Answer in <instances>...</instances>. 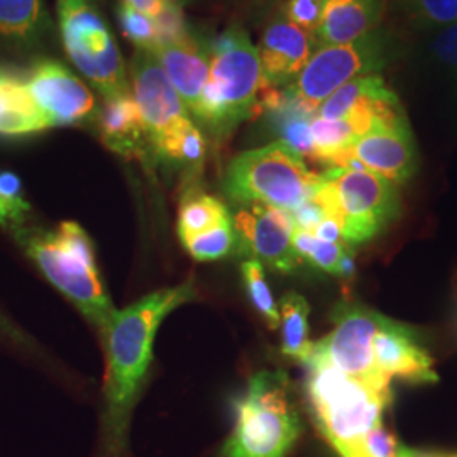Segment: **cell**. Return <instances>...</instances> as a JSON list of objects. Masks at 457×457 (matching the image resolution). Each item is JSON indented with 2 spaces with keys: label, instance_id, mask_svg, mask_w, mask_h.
<instances>
[{
  "label": "cell",
  "instance_id": "1",
  "mask_svg": "<svg viewBox=\"0 0 457 457\" xmlns=\"http://www.w3.org/2000/svg\"><path fill=\"white\" fill-rule=\"evenodd\" d=\"M195 298L192 281L146 295L124 311H115L102 330L107 354L104 386L102 454L126 457L134 403L146 375L156 330L170 312Z\"/></svg>",
  "mask_w": 457,
  "mask_h": 457
},
{
  "label": "cell",
  "instance_id": "2",
  "mask_svg": "<svg viewBox=\"0 0 457 457\" xmlns=\"http://www.w3.org/2000/svg\"><path fill=\"white\" fill-rule=\"evenodd\" d=\"M303 364L315 424L339 456H353L366 436L383 424V411L392 400L390 383L345 375L312 353Z\"/></svg>",
  "mask_w": 457,
  "mask_h": 457
},
{
  "label": "cell",
  "instance_id": "3",
  "mask_svg": "<svg viewBox=\"0 0 457 457\" xmlns=\"http://www.w3.org/2000/svg\"><path fill=\"white\" fill-rule=\"evenodd\" d=\"M204 46L211 77L194 115L217 137H224L241 122L262 114V96L268 85L258 48L241 24L228 26Z\"/></svg>",
  "mask_w": 457,
  "mask_h": 457
},
{
  "label": "cell",
  "instance_id": "4",
  "mask_svg": "<svg viewBox=\"0 0 457 457\" xmlns=\"http://www.w3.org/2000/svg\"><path fill=\"white\" fill-rule=\"evenodd\" d=\"M290 378L262 371L236 405L234 428L217 457H287L302 434Z\"/></svg>",
  "mask_w": 457,
  "mask_h": 457
},
{
  "label": "cell",
  "instance_id": "5",
  "mask_svg": "<svg viewBox=\"0 0 457 457\" xmlns=\"http://www.w3.org/2000/svg\"><path fill=\"white\" fill-rule=\"evenodd\" d=\"M405 45L403 36L385 26L353 43L322 45L313 51L294 82L285 87V92L303 111L315 115L320 104L345 83L395 65L402 58Z\"/></svg>",
  "mask_w": 457,
  "mask_h": 457
},
{
  "label": "cell",
  "instance_id": "6",
  "mask_svg": "<svg viewBox=\"0 0 457 457\" xmlns=\"http://www.w3.org/2000/svg\"><path fill=\"white\" fill-rule=\"evenodd\" d=\"M22 245L49 281L104 330L115 309L98 277L87 232L75 222H63L56 232L24 236Z\"/></svg>",
  "mask_w": 457,
  "mask_h": 457
},
{
  "label": "cell",
  "instance_id": "7",
  "mask_svg": "<svg viewBox=\"0 0 457 457\" xmlns=\"http://www.w3.org/2000/svg\"><path fill=\"white\" fill-rule=\"evenodd\" d=\"M312 196L343 234L345 245L373 239L400 215L396 185L360 166L328 168Z\"/></svg>",
  "mask_w": 457,
  "mask_h": 457
},
{
  "label": "cell",
  "instance_id": "8",
  "mask_svg": "<svg viewBox=\"0 0 457 457\" xmlns=\"http://www.w3.org/2000/svg\"><path fill=\"white\" fill-rule=\"evenodd\" d=\"M320 175L285 141L241 153L228 163L224 192L236 204H264L292 212L311 200Z\"/></svg>",
  "mask_w": 457,
  "mask_h": 457
},
{
  "label": "cell",
  "instance_id": "9",
  "mask_svg": "<svg viewBox=\"0 0 457 457\" xmlns=\"http://www.w3.org/2000/svg\"><path fill=\"white\" fill-rule=\"evenodd\" d=\"M63 48L70 62L104 98L131 92L128 70L111 28L88 0H56Z\"/></svg>",
  "mask_w": 457,
  "mask_h": 457
},
{
  "label": "cell",
  "instance_id": "10",
  "mask_svg": "<svg viewBox=\"0 0 457 457\" xmlns=\"http://www.w3.org/2000/svg\"><path fill=\"white\" fill-rule=\"evenodd\" d=\"M385 315L368 309L366 305L343 302L332 313L334 328L319 343L312 344V354L328 361L345 375L390 383L376 370L373 360V339Z\"/></svg>",
  "mask_w": 457,
  "mask_h": 457
},
{
  "label": "cell",
  "instance_id": "11",
  "mask_svg": "<svg viewBox=\"0 0 457 457\" xmlns=\"http://www.w3.org/2000/svg\"><path fill=\"white\" fill-rule=\"evenodd\" d=\"M402 65L411 97L457 109V24L436 33L413 34L395 65Z\"/></svg>",
  "mask_w": 457,
  "mask_h": 457
},
{
  "label": "cell",
  "instance_id": "12",
  "mask_svg": "<svg viewBox=\"0 0 457 457\" xmlns=\"http://www.w3.org/2000/svg\"><path fill=\"white\" fill-rule=\"evenodd\" d=\"M236 241L251 260L278 271H294L300 262L294 247L292 213L264 204H239L230 215Z\"/></svg>",
  "mask_w": 457,
  "mask_h": 457
},
{
  "label": "cell",
  "instance_id": "13",
  "mask_svg": "<svg viewBox=\"0 0 457 457\" xmlns=\"http://www.w3.org/2000/svg\"><path fill=\"white\" fill-rule=\"evenodd\" d=\"M360 166L393 185L410 180L417 170V147L409 120L379 124L364 132L344 151L334 168Z\"/></svg>",
  "mask_w": 457,
  "mask_h": 457
},
{
  "label": "cell",
  "instance_id": "14",
  "mask_svg": "<svg viewBox=\"0 0 457 457\" xmlns=\"http://www.w3.org/2000/svg\"><path fill=\"white\" fill-rule=\"evenodd\" d=\"M26 82L49 128L80 124L97 109L92 90L80 77L58 62H37Z\"/></svg>",
  "mask_w": 457,
  "mask_h": 457
},
{
  "label": "cell",
  "instance_id": "15",
  "mask_svg": "<svg viewBox=\"0 0 457 457\" xmlns=\"http://www.w3.org/2000/svg\"><path fill=\"white\" fill-rule=\"evenodd\" d=\"M129 70L132 97L143 115L153 146L171 126L187 119L188 111L153 51L136 49Z\"/></svg>",
  "mask_w": 457,
  "mask_h": 457
},
{
  "label": "cell",
  "instance_id": "16",
  "mask_svg": "<svg viewBox=\"0 0 457 457\" xmlns=\"http://www.w3.org/2000/svg\"><path fill=\"white\" fill-rule=\"evenodd\" d=\"M256 48L266 85L285 88L307 65L313 51L319 48V41L315 36L278 14L264 28Z\"/></svg>",
  "mask_w": 457,
  "mask_h": 457
},
{
  "label": "cell",
  "instance_id": "17",
  "mask_svg": "<svg viewBox=\"0 0 457 457\" xmlns=\"http://www.w3.org/2000/svg\"><path fill=\"white\" fill-rule=\"evenodd\" d=\"M373 360L376 370L388 379L400 376L415 383L437 381L432 358L417 332L388 317L373 339Z\"/></svg>",
  "mask_w": 457,
  "mask_h": 457
},
{
  "label": "cell",
  "instance_id": "18",
  "mask_svg": "<svg viewBox=\"0 0 457 457\" xmlns=\"http://www.w3.org/2000/svg\"><path fill=\"white\" fill-rule=\"evenodd\" d=\"M100 136L105 146L126 158L153 154L151 139L132 92L107 98L98 114Z\"/></svg>",
  "mask_w": 457,
  "mask_h": 457
},
{
  "label": "cell",
  "instance_id": "19",
  "mask_svg": "<svg viewBox=\"0 0 457 457\" xmlns=\"http://www.w3.org/2000/svg\"><path fill=\"white\" fill-rule=\"evenodd\" d=\"M386 0H324L319 46L345 45L383 26Z\"/></svg>",
  "mask_w": 457,
  "mask_h": 457
},
{
  "label": "cell",
  "instance_id": "20",
  "mask_svg": "<svg viewBox=\"0 0 457 457\" xmlns=\"http://www.w3.org/2000/svg\"><path fill=\"white\" fill-rule=\"evenodd\" d=\"M153 53L163 66L187 111L195 114L202 90L211 77V63L205 46L194 37L181 45H160Z\"/></svg>",
  "mask_w": 457,
  "mask_h": 457
},
{
  "label": "cell",
  "instance_id": "21",
  "mask_svg": "<svg viewBox=\"0 0 457 457\" xmlns=\"http://www.w3.org/2000/svg\"><path fill=\"white\" fill-rule=\"evenodd\" d=\"M49 29L45 0H0V45L29 51L45 41Z\"/></svg>",
  "mask_w": 457,
  "mask_h": 457
},
{
  "label": "cell",
  "instance_id": "22",
  "mask_svg": "<svg viewBox=\"0 0 457 457\" xmlns=\"http://www.w3.org/2000/svg\"><path fill=\"white\" fill-rule=\"evenodd\" d=\"M46 117L37 109L28 82L14 73H0V134L24 136L48 129Z\"/></svg>",
  "mask_w": 457,
  "mask_h": 457
},
{
  "label": "cell",
  "instance_id": "23",
  "mask_svg": "<svg viewBox=\"0 0 457 457\" xmlns=\"http://www.w3.org/2000/svg\"><path fill=\"white\" fill-rule=\"evenodd\" d=\"M153 156L179 168L183 175L195 179L205 163L207 141L190 117H187L154 141Z\"/></svg>",
  "mask_w": 457,
  "mask_h": 457
},
{
  "label": "cell",
  "instance_id": "24",
  "mask_svg": "<svg viewBox=\"0 0 457 457\" xmlns=\"http://www.w3.org/2000/svg\"><path fill=\"white\" fill-rule=\"evenodd\" d=\"M230 220L232 217L228 207L217 196L209 195L195 187L185 192L179 212V234L181 241Z\"/></svg>",
  "mask_w": 457,
  "mask_h": 457
},
{
  "label": "cell",
  "instance_id": "25",
  "mask_svg": "<svg viewBox=\"0 0 457 457\" xmlns=\"http://www.w3.org/2000/svg\"><path fill=\"white\" fill-rule=\"evenodd\" d=\"M281 351L292 360L305 362L312 351L309 341V303L298 294H287L279 303Z\"/></svg>",
  "mask_w": 457,
  "mask_h": 457
},
{
  "label": "cell",
  "instance_id": "26",
  "mask_svg": "<svg viewBox=\"0 0 457 457\" xmlns=\"http://www.w3.org/2000/svg\"><path fill=\"white\" fill-rule=\"evenodd\" d=\"M395 9L413 34L436 33L457 24V0H395Z\"/></svg>",
  "mask_w": 457,
  "mask_h": 457
},
{
  "label": "cell",
  "instance_id": "27",
  "mask_svg": "<svg viewBox=\"0 0 457 457\" xmlns=\"http://www.w3.org/2000/svg\"><path fill=\"white\" fill-rule=\"evenodd\" d=\"M294 247L300 260H307L334 277H349L353 273L351 245L327 243L307 230L295 228Z\"/></svg>",
  "mask_w": 457,
  "mask_h": 457
},
{
  "label": "cell",
  "instance_id": "28",
  "mask_svg": "<svg viewBox=\"0 0 457 457\" xmlns=\"http://www.w3.org/2000/svg\"><path fill=\"white\" fill-rule=\"evenodd\" d=\"M313 162L334 168L339 156L351 146L358 134L347 120H330L313 115L311 120Z\"/></svg>",
  "mask_w": 457,
  "mask_h": 457
},
{
  "label": "cell",
  "instance_id": "29",
  "mask_svg": "<svg viewBox=\"0 0 457 457\" xmlns=\"http://www.w3.org/2000/svg\"><path fill=\"white\" fill-rule=\"evenodd\" d=\"M181 243L198 262L220 260V258L230 254V251L237 245L232 220L222 224V226L211 228L207 232H202L194 237L183 239Z\"/></svg>",
  "mask_w": 457,
  "mask_h": 457
},
{
  "label": "cell",
  "instance_id": "30",
  "mask_svg": "<svg viewBox=\"0 0 457 457\" xmlns=\"http://www.w3.org/2000/svg\"><path fill=\"white\" fill-rule=\"evenodd\" d=\"M241 271L245 279V292L249 295L253 307L262 313L268 326L277 328L279 326V312H278L273 294L264 279L262 262L247 260L241 264Z\"/></svg>",
  "mask_w": 457,
  "mask_h": 457
},
{
  "label": "cell",
  "instance_id": "31",
  "mask_svg": "<svg viewBox=\"0 0 457 457\" xmlns=\"http://www.w3.org/2000/svg\"><path fill=\"white\" fill-rule=\"evenodd\" d=\"M117 22L126 39H129L137 49H153L158 46V34L154 19L145 12L134 9L131 5L120 2L115 9Z\"/></svg>",
  "mask_w": 457,
  "mask_h": 457
},
{
  "label": "cell",
  "instance_id": "32",
  "mask_svg": "<svg viewBox=\"0 0 457 457\" xmlns=\"http://www.w3.org/2000/svg\"><path fill=\"white\" fill-rule=\"evenodd\" d=\"M29 211L22 195V183L16 173L0 171V224L19 222Z\"/></svg>",
  "mask_w": 457,
  "mask_h": 457
},
{
  "label": "cell",
  "instance_id": "33",
  "mask_svg": "<svg viewBox=\"0 0 457 457\" xmlns=\"http://www.w3.org/2000/svg\"><path fill=\"white\" fill-rule=\"evenodd\" d=\"M154 26L160 45H181L192 41L195 36L190 33L183 9L173 4H164L163 11L154 17ZM154 51V49H153Z\"/></svg>",
  "mask_w": 457,
  "mask_h": 457
},
{
  "label": "cell",
  "instance_id": "34",
  "mask_svg": "<svg viewBox=\"0 0 457 457\" xmlns=\"http://www.w3.org/2000/svg\"><path fill=\"white\" fill-rule=\"evenodd\" d=\"M324 0H281L279 14L317 37Z\"/></svg>",
  "mask_w": 457,
  "mask_h": 457
},
{
  "label": "cell",
  "instance_id": "35",
  "mask_svg": "<svg viewBox=\"0 0 457 457\" xmlns=\"http://www.w3.org/2000/svg\"><path fill=\"white\" fill-rule=\"evenodd\" d=\"M392 436L385 430L383 424L375 427L366 439L361 442L360 447L351 457H392L395 451Z\"/></svg>",
  "mask_w": 457,
  "mask_h": 457
},
{
  "label": "cell",
  "instance_id": "36",
  "mask_svg": "<svg viewBox=\"0 0 457 457\" xmlns=\"http://www.w3.org/2000/svg\"><path fill=\"white\" fill-rule=\"evenodd\" d=\"M120 2L131 5L134 9L145 12V14L153 17V19L158 16L164 7V2H162V0H120Z\"/></svg>",
  "mask_w": 457,
  "mask_h": 457
},
{
  "label": "cell",
  "instance_id": "37",
  "mask_svg": "<svg viewBox=\"0 0 457 457\" xmlns=\"http://www.w3.org/2000/svg\"><path fill=\"white\" fill-rule=\"evenodd\" d=\"M236 5L243 7L245 11H251V12H262V11H268L271 9L273 5H277L279 0H232Z\"/></svg>",
  "mask_w": 457,
  "mask_h": 457
},
{
  "label": "cell",
  "instance_id": "38",
  "mask_svg": "<svg viewBox=\"0 0 457 457\" xmlns=\"http://www.w3.org/2000/svg\"><path fill=\"white\" fill-rule=\"evenodd\" d=\"M392 457H439L424 451H417V449H410L407 445H395Z\"/></svg>",
  "mask_w": 457,
  "mask_h": 457
},
{
  "label": "cell",
  "instance_id": "39",
  "mask_svg": "<svg viewBox=\"0 0 457 457\" xmlns=\"http://www.w3.org/2000/svg\"><path fill=\"white\" fill-rule=\"evenodd\" d=\"M164 4H173V5H179V7H183V5H187V4H192V2H195V0H162Z\"/></svg>",
  "mask_w": 457,
  "mask_h": 457
},
{
  "label": "cell",
  "instance_id": "40",
  "mask_svg": "<svg viewBox=\"0 0 457 457\" xmlns=\"http://www.w3.org/2000/svg\"><path fill=\"white\" fill-rule=\"evenodd\" d=\"M88 2H90V4H94V2H100V0H88Z\"/></svg>",
  "mask_w": 457,
  "mask_h": 457
},
{
  "label": "cell",
  "instance_id": "41",
  "mask_svg": "<svg viewBox=\"0 0 457 457\" xmlns=\"http://www.w3.org/2000/svg\"><path fill=\"white\" fill-rule=\"evenodd\" d=\"M0 73H2V70H0Z\"/></svg>",
  "mask_w": 457,
  "mask_h": 457
}]
</instances>
